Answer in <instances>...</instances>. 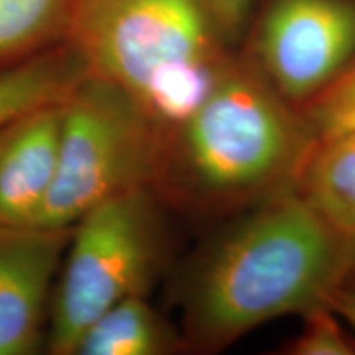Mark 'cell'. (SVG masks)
Here are the masks:
<instances>
[{
  "mask_svg": "<svg viewBox=\"0 0 355 355\" xmlns=\"http://www.w3.org/2000/svg\"><path fill=\"white\" fill-rule=\"evenodd\" d=\"M79 0H0V76L68 42Z\"/></svg>",
  "mask_w": 355,
  "mask_h": 355,
  "instance_id": "7c38bea8",
  "label": "cell"
},
{
  "mask_svg": "<svg viewBox=\"0 0 355 355\" xmlns=\"http://www.w3.org/2000/svg\"><path fill=\"white\" fill-rule=\"evenodd\" d=\"M55 180L33 225L73 227L119 194L152 188L158 130L115 84L87 74L64 101Z\"/></svg>",
  "mask_w": 355,
  "mask_h": 355,
  "instance_id": "5b68a950",
  "label": "cell"
},
{
  "mask_svg": "<svg viewBox=\"0 0 355 355\" xmlns=\"http://www.w3.org/2000/svg\"><path fill=\"white\" fill-rule=\"evenodd\" d=\"M329 304L339 314L343 322L355 332V288H337L329 298Z\"/></svg>",
  "mask_w": 355,
  "mask_h": 355,
  "instance_id": "2e32d148",
  "label": "cell"
},
{
  "mask_svg": "<svg viewBox=\"0 0 355 355\" xmlns=\"http://www.w3.org/2000/svg\"><path fill=\"white\" fill-rule=\"evenodd\" d=\"M68 40L158 135L198 109L232 60L204 0H79Z\"/></svg>",
  "mask_w": 355,
  "mask_h": 355,
  "instance_id": "3957f363",
  "label": "cell"
},
{
  "mask_svg": "<svg viewBox=\"0 0 355 355\" xmlns=\"http://www.w3.org/2000/svg\"><path fill=\"white\" fill-rule=\"evenodd\" d=\"M87 74L69 40L7 71L0 76V125L28 110L66 101Z\"/></svg>",
  "mask_w": 355,
  "mask_h": 355,
  "instance_id": "30bf717a",
  "label": "cell"
},
{
  "mask_svg": "<svg viewBox=\"0 0 355 355\" xmlns=\"http://www.w3.org/2000/svg\"><path fill=\"white\" fill-rule=\"evenodd\" d=\"M73 227L0 225V355L44 352L55 282Z\"/></svg>",
  "mask_w": 355,
  "mask_h": 355,
  "instance_id": "52a82bcc",
  "label": "cell"
},
{
  "mask_svg": "<svg viewBox=\"0 0 355 355\" xmlns=\"http://www.w3.org/2000/svg\"><path fill=\"white\" fill-rule=\"evenodd\" d=\"M64 101L0 125V225H33L55 180Z\"/></svg>",
  "mask_w": 355,
  "mask_h": 355,
  "instance_id": "ba28073f",
  "label": "cell"
},
{
  "mask_svg": "<svg viewBox=\"0 0 355 355\" xmlns=\"http://www.w3.org/2000/svg\"><path fill=\"white\" fill-rule=\"evenodd\" d=\"M301 112L314 141L355 130V64Z\"/></svg>",
  "mask_w": 355,
  "mask_h": 355,
  "instance_id": "4fadbf2b",
  "label": "cell"
},
{
  "mask_svg": "<svg viewBox=\"0 0 355 355\" xmlns=\"http://www.w3.org/2000/svg\"><path fill=\"white\" fill-rule=\"evenodd\" d=\"M184 349L181 331L146 296H132L109 308L83 332L74 355H168Z\"/></svg>",
  "mask_w": 355,
  "mask_h": 355,
  "instance_id": "9c48e42d",
  "label": "cell"
},
{
  "mask_svg": "<svg viewBox=\"0 0 355 355\" xmlns=\"http://www.w3.org/2000/svg\"><path fill=\"white\" fill-rule=\"evenodd\" d=\"M296 189L336 227L355 232V130L316 141Z\"/></svg>",
  "mask_w": 355,
  "mask_h": 355,
  "instance_id": "8fae6325",
  "label": "cell"
},
{
  "mask_svg": "<svg viewBox=\"0 0 355 355\" xmlns=\"http://www.w3.org/2000/svg\"><path fill=\"white\" fill-rule=\"evenodd\" d=\"M349 234L296 188L265 199L191 260L180 282L186 349H225L272 319L327 304L349 275Z\"/></svg>",
  "mask_w": 355,
  "mask_h": 355,
  "instance_id": "6da1fadb",
  "label": "cell"
},
{
  "mask_svg": "<svg viewBox=\"0 0 355 355\" xmlns=\"http://www.w3.org/2000/svg\"><path fill=\"white\" fill-rule=\"evenodd\" d=\"M355 64V0H273L252 64L283 99L304 109Z\"/></svg>",
  "mask_w": 355,
  "mask_h": 355,
  "instance_id": "8992f818",
  "label": "cell"
},
{
  "mask_svg": "<svg viewBox=\"0 0 355 355\" xmlns=\"http://www.w3.org/2000/svg\"><path fill=\"white\" fill-rule=\"evenodd\" d=\"M303 329L288 352L295 355H354L355 343L343 327V319L332 306L321 304L303 314Z\"/></svg>",
  "mask_w": 355,
  "mask_h": 355,
  "instance_id": "5bb4252c",
  "label": "cell"
},
{
  "mask_svg": "<svg viewBox=\"0 0 355 355\" xmlns=\"http://www.w3.org/2000/svg\"><path fill=\"white\" fill-rule=\"evenodd\" d=\"M347 259H349V275H347V278H350V277H355V232L349 234Z\"/></svg>",
  "mask_w": 355,
  "mask_h": 355,
  "instance_id": "e0dca14e",
  "label": "cell"
},
{
  "mask_svg": "<svg viewBox=\"0 0 355 355\" xmlns=\"http://www.w3.org/2000/svg\"><path fill=\"white\" fill-rule=\"evenodd\" d=\"M163 211L157 194L141 188L101 202L73 225L53 288L44 352L74 355L101 314L148 295L166 260Z\"/></svg>",
  "mask_w": 355,
  "mask_h": 355,
  "instance_id": "277c9868",
  "label": "cell"
},
{
  "mask_svg": "<svg viewBox=\"0 0 355 355\" xmlns=\"http://www.w3.org/2000/svg\"><path fill=\"white\" fill-rule=\"evenodd\" d=\"M314 144L303 112L232 58L198 109L159 135L150 189L165 207L224 214L296 188Z\"/></svg>",
  "mask_w": 355,
  "mask_h": 355,
  "instance_id": "7a4b0ae2",
  "label": "cell"
},
{
  "mask_svg": "<svg viewBox=\"0 0 355 355\" xmlns=\"http://www.w3.org/2000/svg\"><path fill=\"white\" fill-rule=\"evenodd\" d=\"M211 19L227 43L241 33L254 0H204Z\"/></svg>",
  "mask_w": 355,
  "mask_h": 355,
  "instance_id": "9a60e30c",
  "label": "cell"
}]
</instances>
